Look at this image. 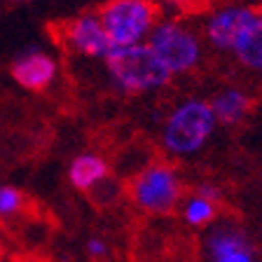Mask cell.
Segmentation results:
<instances>
[{"label":"cell","mask_w":262,"mask_h":262,"mask_svg":"<svg viewBox=\"0 0 262 262\" xmlns=\"http://www.w3.org/2000/svg\"><path fill=\"white\" fill-rule=\"evenodd\" d=\"M103 66L113 87L122 94H134V96L159 92L173 77L155 56L147 42L113 47L103 56Z\"/></svg>","instance_id":"1"},{"label":"cell","mask_w":262,"mask_h":262,"mask_svg":"<svg viewBox=\"0 0 262 262\" xmlns=\"http://www.w3.org/2000/svg\"><path fill=\"white\" fill-rule=\"evenodd\" d=\"M218 120L208 101L192 96L178 103L164 120L162 145L171 157H192L204 150L215 134Z\"/></svg>","instance_id":"2"},{"label":"cell","mask_w":262,"mask_h":262,"mask_svg":"<svg viewBox=\"0 0 262 262\" xmlns=\"http://www.w3.org/2000/svg\"><path fill=\"white\" fill-rule=\"evenodd\" d=\"M147 45L171 75L194 71L204 59L202 35L178 19H159L147 35Z\"/></svg>","instance_id":"3"},{"label":"cell","mask_w":262,"mask_h":262,"mask_svg":"<svg viewBox=\"0 0 262 262\" xmlns=\"http://www.w3.org/2000/svg\"><path fill=\"white\" fill-rule=\"evenodd\" d=\"M129 196L147 215H169L183 199V180L171 164H145L129 183Z\"/></svg>","instance_id":"4"},{"label":"cell","mask_w":262,"mask_h":262,"mask_svg":"<svg viewBox=\"0 0 262 262\" xmlns=\"http://www.w3.org/2000/svg\"><path fill=\"white\" fill-rule=\"evenodd\" d=\"M98 14L113 47L147 42V35L159 21L155 0H108Z\"/></svg>","instance_id":"5"},{"label":"cell","mask_w":262,"mask_h":262,"mask_svg":"<svg viewBox=\"0 0 262 262\" xmlns=\"http://www.w3.org/2000/svg\"><path fill=\"white\" fill-rule=\"evenodd\" d=\"M204 257L213 262H253L257 260V246L251 234L234 220H213L202 241Z\"/></svg>","instance_id":"6"},{"label":"cell","mask_w":262,"mask_h":262,"mask_svg":"<svg viewBox=\"0 0 262 262\" xmlns=\"http://www.w3.org/2000/svg\"><path fill=\"white\" fill-rule=\"evenodd\" d=\"M61 42L66 47L87 59H101L113 49L101 14L98 12H82L61 26Z\"/></svg>","instance_id":"7"},{"label":"cell","mask_w":262,"mask_h":262,"mask_svg":"<svg viewBox=\"0 0 262 262\" xmlns=\"http://www.w3.org/2000/svg\"><path fill=\"white\" fill-rule=\"evenodd\" d=\"M253 14L255 10L246 5H223L213 10L204 21V42L215 52H229Z\"/></svg>","instance_id":"8"},{"label":"cell","mask_w":262,"mask_h":262,"mask_svg":"<svg viewBox=\"0 0 262 262\" xmlns=\"http://www.w3.org/2000/svg\"><path fill=\"white\" fill-rule=\"evenodd\" d=\"M59 75V63L45 49H28L12 61V77L28 92H45Z\"/></svg>","instance_id":"9"},{"label":"cell","mask_w":262,"mask_h":262,"mask_svg":"<svg viewBox=\"0 0 262 262\" xmlns=\"http://www.w3.org/2000/svg\"><path fill=\"white\" fill-rule=\"evenodd\" d=\"M229 54L234 56L246 71L262 75V10H255V14L248 19V24L241 28L239 38L234 40Z\"/></svg>","instance_id":"10"},{"label":"cell","mask_w":262,"mask_h":262,"mask_svg":"<svg viewBox=\"0 0 262 262\" xmlns=\"http://www.w3.org/2000/svg\"><path fill=\"white\" fill-rule=\"evenodd\" d=\"M110 178V166L101 155L96 152H82L68 166V180L71 185L82 192H94L103 187Z\"/></svg>","instance_id":"11"},{"label":"cell","mask_w":262,"mask_h":262,"mask_svg":"<svg viewBox=\"0 0 262 262\" xmlns=\"http://www.w3.org/2000/svg\"><path fill=\"white\" fill-rule=\"evenodd\" d=\"M211 108L218 124L234 126L246 120V115L251 110V96L241 87H223L211 96Z\"/></svg>","instance_id":"12"},{"label":"cell","mask_w":262,"mask_h":262,"mask_svg":"<svg viewBox=\"0 0 262 262\" xmlns=\"http://www.w3.org/2000/svg\"><path fill=\"white\" fill-rule=\"evenodd\" d=\"M180 213H183L185 225H190V227H208L213 220L218 218V202L199 194V192H192L183 202Z\"/></svg>","instance_id":"13"},{"label":"cell","mask_w":262,"mask_h":262,"mask_svg":"<svg viewBox=\"0 0 262 262\" xmlns=\"http://www.w3.org/2000/svg\"><path fill=\"white\" fill-rule=\"evenodd\" d=\"M24 211V194L12 185H0V220L14 218Z\"/></svg>","instance_id":"14"},{"label":"cell","mask_w":262,"mask_h":262,"mask_svg":"<svg viewBox=\"0 0 262 262\" xmlns=\"http://www.w3.org/2000/svg\"><path fill=\"white\" fill-rule=\"evenodd\" d=\"M84 253H87L89 257H105L110 253L108 241L101 239V236H89V239L84 241Z\"/></svg>","instance_id":"15"},{"label":"cell","mask_w":262,"mask_h":262,"mask_svg":"<svg viewBox=\"0 0 262 262\" xmlns=\"http://www.w3.org/2000/svg\"><path fill=\"white\" fill-rule=\"evenodd\" d=\"M192 192H199V194L208 196V199H215V202H220V187H215L213 183H199V185H196Z\"/></svg>","instance_id":"16"},{"label":"cell","mask_w":262,"mask_h":262,"mask_svg":"<svg viewBox=\"0 0 262 262\" xmlns=\"http://www.w3.org/2000/svg\"><path fill=\"white\" fill-rule=\"evenodd\" d=\"M164 3H169V5H173V7H192V5H196L199 0H164Z\"/></svg>","instance_id":"17"},{"label":"cell","mask_w":262,"mask_h":262,"mask_svg":"<svg viewBox=\"0 0 262 262\" xmlns=\"http://www.w3.org/2000/svg\"><path fill=\"white\" fill-rule=\"evenodd\" d=\"M7 5H26V3H33V0H3Z\"/></svg>","instance_id":"18"},{"label":"cell","mask_w":262,"mask_h":262,"mask_svg":"<svg viewBox=\"0 0 262 262\" xmlns=\"http://www.w3.org/2000/svg\"><path fill=\"white\" fill-rule=\"evenodd\" d=\"M0 257H3V253H0Z\"/></svg>","instance_id":"19"}]
</instances>
